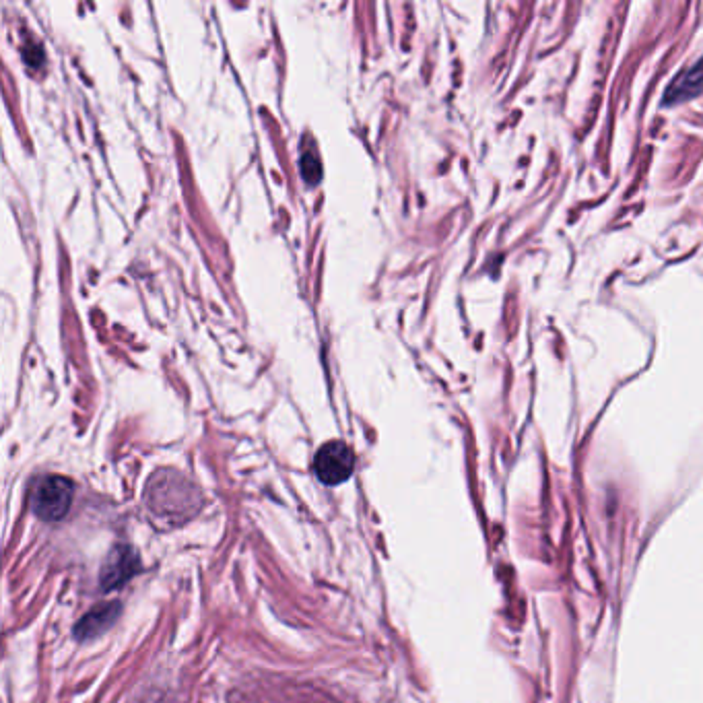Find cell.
I'll list each match as a JSON object with an SVG mask.
<instances>
[{
	"label": "cell",
	"mask_w": 703,
	"mask_h": 703,
	"mask_svg": "<svg viewBox=\"0 0 703 703\" xmlns=\"http://www.w3.org/2000/svg\"><path fill=\"white\" fill-rule=\"evenodd\" d=\"M301 172H304V178L308 180L310 178V170H314V174L320 178L322 176V170H320V159H318V153L316 151H308L304 153V157H301Z\"/></svg>",
	"instance_id": "6"
},
{
	"label": "cell",
	"mask_w": 703,
	"mask_h": 703,
	"mask_svg": "<svg viewBox=\"0 0 703 703\" xmlns=\"http://www.w3.org/2000/svg\"><path fill=\"white\" fill-rule=\"evenodd\" d=\"M120 615V605L118 602H106V605L95 607L91 613H87L81 623L77 625L75 633L79 640H91L95 635H99L102 631L110 629L112 623L118 619Z\"/></svg>",
	"instance_id": "4"
},
{
	"label": "cell",
	"mask_w": 703,
	"mask_h": 703,
	"mask_svg": "<svg viewBox=\"0 0 703 703\" xmlns=\"http://www.w3.org/2000/svg\"><path fill=\"white\" fill-rule=\"evenodd\" d=\"M75 485L71 479L60 475L42 477L31 491V510L40 520L60 522L71 512Z\"/></svg>",
	"instance_id": "1"
},
{
	"label": "cell",
	"mask_w": 703,
	"mask_h": 703,
	"mask_svg": "<svg viewBox=\"0 0 703 703\" xmlns=\"http://www.w3.org/2000/svg\"><path fill=\"white\" fill-rule=\"evenodd\" d=\"M701 91H703V56L691 66L689 71L681 73L673 81L671 89L666 91V102L677 104V102H683V99L695 97Z\"/></svg>",
	"instance_id": "5"
},
{
	"label": "cell",
	"mask_w": 703,
	"mask_h": 703,
	"mask_svg": "<svg viewBox=\"0 0 703 703\" xmlns=\"http://www.w3.org/2000/svg\"><path fill=\"white\" fill-rule=\"evenodd\" d=\"M355 468V454L345 442H328L324 444L314 458V473L324 485H341L345 483Z\"/></svg>",
	"instance_id": "2"
},
{
	"label": "cell",
	"mask_w": 703,
	"mask_h": 703,
	"mask_svg": "<svg viewBox=\"0 0 703 703\" xmlns=\"http://www.w3.org/2000/svg\"><path fill=\"white\" fill-rule=\"evenodd\" d=\"M139 569H141V565H139L137 553L126 545H118L108 555L104 569H102V576H99V582H102V588L106 592H110L114 588H122L132 576L139 572Z\"/></svg>",
	"instance_id": "3"
}]
</instances>
